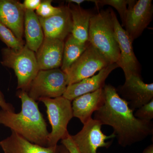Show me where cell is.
Instances as JSON below:
<instances>
[{"instance_id":"6da1fadb","label":"cell","mask_w":153,"mask_h":153,"mask_svg":"<svg viewBox=\"0 0 153 153\" xmlns=\"http://www.w3.org/2000/svg\"><path fill=\"white\" fill-rule=\"evenodd\" d=\"M103 89L104 103L94 113L93 119L102 125L112 128L113 133L121 146H130L152 134L153 123L136 117L128 102L120 96L114 86L108 84Z\"/></svg>"},{"instance_id":"7a4b0ae2","label":"cell","mask_w":153,"mask_h":153,"mask_svg":"<svg viewBox=\"0 0 153 153\" xmlns=\"http://www.w3.org/2000/svg\"><path fill=\"white\" fill-rule=\"evenodd\" d=\"M18 96L22 102L21 111L16 113L0 110V125L9 128L30 142L48 147L49 132L38 103L26 91L20 90Z\"/></svg>"},{"instance_id":"3957f363","label":"cell","mask_w":153,"mask_h":153,"mask_svg":"<svg viewBox=\"0 0 153 153\" xmlns=\"http://www.w3.org/2000/svg\"><path fill=\"white\" fill-rule=\"evenodd\" d=\"M111 9L92 14L88 30V42L111 63L118 64L120 52L111 17Z\"/></svg>"},{"instance_id":"277c9868","label":"cell","mask_w":153,"mask_h":153,"mask_svg":"<svg viewBox=\"0 0 153 153\" xmlns=\"http://www.w3.org/2000/svg\"><path fill=\"white\" fill-rule=\"evenodd\" d=\"M3 66L12 68L16 76L17 89L27 92L31 83L40 71L35 52L25 44L19 51L9 48L2 49Z\"/></svg>"},{"instance_id":"5b68a950","label":"cell","mask_w":153,"mask_h":153,"mask_svg":"<svg viewBox=\"0 0 153 153\" xmlns=\"http://www.w3.org/2000/svg\"><path fill=\"white\" fill-rule=\"evenodd\" d=\"M47 109V117L52 130L48 136V146H57V143L69 134L67 126L73 117L71 101L63 96L39 100Z\"/></svg>"},{"instance_id":"8992f818","label":"cell","mask_w":153,"mask_h":153,"mask_svg":"<svg viewBox=\"0 0 153 153\" xmlns=\"http://www.w3.org/2000/svg\"><path fill=\"white\" fill-rule=\"evenodd\" d=\"M68 86L67 74L60 68L40 70L30 85L28 95L35 101L63 96Z\"/></svg>"},{"instance_id":"52a82bcc","label":"cell","mask_w":153,"mask_h":153,"mask_svg":"<svg viewBox=\"0 0 153 153\" xmlns=\"http://www.w3.org/2000/svg\"><path fill=\"white\" fill-rule=\"evenodd\" d=\"M111 64L104 55L89 43L85 51L66 72L68 85L94 76Z\"/></svg>"},{"instance_id":"ba28073f","label":"cell","mask_w":153,"mask_h":153,"mask_svg":"<svg viewBox=\"0 0 153 153\" xmlns=\"http://www.w3.org/2000/svg\"><path fill=\"white\" fill-rule=\"evenodd\" d=\"M102 124L98 121L91 118L83 124L80 131L76 134L71 135L77 149L80 153H100L97 150L100 148L108 149L112 143V140H108L114 138L112 133L106 135L102 131Z\"/></svg>"},{"instance_id":"9c48e42d","label":"cell","mask_w":153,"mask_h":153,"mask_svg":"<svg viewBox=\"0 0 153 153\" xmlns=\"http://www.w3.org/2000/svg\"><path fill=\"white\" fill-rule=\"evenodd\" d=\"M152 0H130L125 22L126 32L132 42L142 35L152 19Z\"/></svg>"},{"instance_id":"30bf717a","label":"cell","mask_w":153,"mask_h":153,"mask_svg":"<svg viewBox=\"0 0 153 153\" xmlns=\"http://www.w3.org/2000/svg\"><path fill=\"white\" fill-rule=\"evenodd\" d=\"M115 34L120 52L118 65L123 70L126 79L131 75L141 76V68L133 49L132 43L129 37L118 20L116 15L111 10Z\"/></svg>"},{"instance_id":"8fae6325","label":"cell","mask_w":153,"mask_h":153,"mask_svg":"<svg viewBox=\"0 0 153 153\" xmlns=\"http://www.w3.org/2000/svg\"><path fill=\"white\" fill-rule=\"evenodd\" d=\"M116 90L133 111L153 100V83H145L141 76L131 75Z\"/></svg>"},{"instance_id":"7c38bea8","label":"cell","mask_w":153,"mask_h":153,"mask_svg":"<svg viewBox=\"0 0 153 153\" xmlns=\"http://www.w3.org/2000/svg\"><path fill=\"white\" fill-rule=\"evenodd\" d=\"M25 9L23 4L16 0H0V22L23 41Z\"/></svg>"},{"instance_id":"4fadbf2b","label":"cell","mask_w":153,"mask_h":153,"mask_svg":"<svg viewBox=\"0 0 153 153\" xmlns=\"http://www.w3.org/2000/svg\"><path fill=\"white\" fill-rule=\"evenodd\" d=\"M38 18L45 37L64 41L71 34L72 20L68 6H62L61 12L55 16Z\"/></svg>"},{"instance_id":"5bb4252c","label":"cell","mask_w":153,"mask_h":153,"mask_svg":"<svg viewBox=\"0 0 153 153\" xmlns=\"http://www.w3.org/2000/svg\"><path fill=\"white\" fill-rule=\"evenodd\" d=\"M118 67L119 66L117 63H111L99 71L97 74L68 85L63 96L72 101L80 96L103 88L108 75Z\"/></svg>"},{"instance_id":"9a60e30c","label":"cell","mask_w":153,"mask_h":153,"mask_svg":"<svg viewBox=\"0 0 153 153\" xmlns=\"http://www.w3.org/2000/svg\"><path fill=\"white\" fill-rule=\"evenodd\" d=\"M64 41L44 37V41L36 52L40 70L58 68L63 59Z\"/></svg>"},{"instance_id":"2e32d148","label":"cell","mask_w":153,"mask_h":153,"mask_svg":"<svg viewBox=\"0 0 153 153\" xmlns=\"http://www.w3.org/2000/svg\"><path fill=\"white\" fill-rule=\"evenodd\" d=\"M103 88L80 96L71 101L73 117L83 124L91 119L92 114L104 104Z\"/></svg>"},{"instance_id":"e0dca14e","label":"cell","mask_w":153,"mask_h":153,"mask_svg":"<svg viewBox=\"0 0 153 153\" xmlns=\"http://www.w3.org/2000/svg\"><path fill=\"white\" fill-rule=\"evenodd\" d=\"M0 147L4 153H60L59 145L42 146L30 142L13 131L0 141Z\"/></svg>"},{"instance_id":"ac0fdd59","label":"cell","mask_w":153,"mask_h":153,"mask_svg":"<svg viewBox=\"0 0 153 153\" xmlns=\"http://www.w3.org/2000/svg\"><path fill=\"white\" fill-rule=\"evenodd\" d=\"M24 33L26 45L36 53L44 41V35L39 18L34 11L25 10Z\"/></svg>"},{"instance_id":"d6986e66","label":"cell","mask_w":153,"mask_h":153,"mask_svg":"<svg viewBox=\"0 0 153 153\" xmlns=\"http://www.w3.org/2000/svg\"><path fill=\"white\" fill-rule=\"evenodd\" d=\"M68 7L72 20L71 34L79 42L86 43L88 41L89 24L92 14L80 6L71 4Z\"/></svg>"},{"instance_id":"ffe728a7","label":"cell","mask_w":153,"mask_h":153,"mask_svg":"<svg viewBox=\"0 0 153 153\" xmlns=\"http://www.w3.org/2000/svg\"><path fill=\"white\" fill-rule=\"evenodd\" d=\"M89 42L82 43L70 34L64 43L61 69L66 73L87 48Z\"/></svg>"},{"instance_id":"44dd1931","label":"cell","mask_w":153,"mask_h":153,"mask_svg":"<svg viewBox=\"0 0 153 153\" xmlns=\"http://www.w3.org/2000/svg\"><path fill=\"white\" fill-rule=\"evenodd\" d=\"M0 40L8 48L18 51L25 46L24 41H20L8 28L0 22Z\"/></svg>"},{"instance_id":"7402d4cb","label":"cell","mask_w":153,"mask_h":153,"mask_svg":"<svg viewBox=\"0 0 153 153\" xmlns=\"http://www.w3.org/2000/svg\"><path fill=\"white\" fill-rule=\"evenodd\" d=\"M130 0H90V2L95 3L96 5H109L114 8L119 14L121 19L122 25L124 26L125 22L127 13V5L128 4Z\"/></svg>"},{"instance_id":"603a6c76","label":"cell","mask_w":153,"mask_h":153,"mask_svg":"<svg viewBox=\"0 0 153 153\" xmlns=\"http://www.w3.org/2000/svg\"><path fill=\"white\" fill-rule=\"evenodd\" d=\"M52 1H41L40 5L36 10V13L38 17L48 18L59 13L62 10V7H55L52 5Z\"/></svg>"},{"instance_id":"cb8c5ba5","label":"cell","mask_w":153,"mask_h":153,"mask_svg":"<svg viewBox=\"0 0 153 153\" xmlns=\"http://www.w3.org/2000/svg\"><path fill=\"white\" fill-rule=\"evenodd\" d=\"M134 115L140 120L152 122L153 119V100L138 108Z\"/></svg>"},{"instance_id":"d4e9b609","label":"cell","mask_w":153,"mask_h":153,"mask_svg":"<svg viewBox=\"0 0 153 153\" xmlns=\"http://www.w3.org/2000/svg\"><path fill=\"white\" fill-rule=\"evenodd\" d=\"M61 143L67 148L70 153H80L71 139L70 134L66 138L61 140Z\"/></svg>"},{"instance_id":"484cf974","label":"cell","mask_w":153,"mask_h":153,"mask_svg":"<svg viewBox=\"0 0 153 153\" xmlns=\"http://www.w3.org/2000/svg\"><path fill=\"white\" fill-rule=\"evenodd\" d=\"M41 2V0H25L23 4L25 10L34 11L38 9Z\"/></svg>"},{"instance_id":"4316f807","label":"cell","mask_w":153,"mask_h":153,"mask_svg":"<svg viewBox=\"0 0 153 153\" xmlns=\"http://www.w3.org/2000/svg\"><path fill=\"white\" fill-rule=\"evenodd\" d=\"M0 107L3 110L9 111H15L14 107L10 103L7 102L4 97L0 90Z\"/></svg>"},{"instance_id":"83f0119b","label":"cell","mask_w":153,"mask_h":153,"mask_svg":"<svg viewBox=\"0 0 153 153\" xmlns=\"http://www.w3.org/2000/svg\"><path fill=\"white\" fill-rule=\"evenodd\" d=\"M142 153H153V144L150 145L145 148Z\"/></svg>"},{"instance_id":"f1b7e54d","label":"cell","mask_w":153,"mask_h":153,"mask_svg":"<svg viewBox=\"0 0 153 153\" xmlns=\"http://www.w3.org/2000/svg\"><path fill=\"white\" fill-rule=\"evenodd\" d=\"M85 1H89V0H87V1H85V0H69V1H66V2L69 3H75L78 6H80V4Z\"/></svg>"},{"instance_id":"f546056e","label":"cell","mask_w":153,"mask_h":153,"mask_svg":"<svg viewBox=\"0 0 153 153\" xmlns=\"http://www.w3.org/2000/svg\"><path fill=\"white\" fill-rule=\"evenodd\" d=\"M59 152L60 153H70L67 148L62 144L59 145Z\"/></svg>"}]
</instances>
